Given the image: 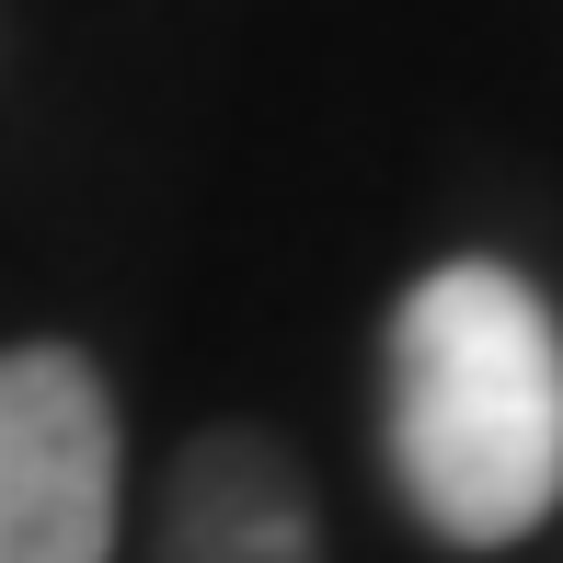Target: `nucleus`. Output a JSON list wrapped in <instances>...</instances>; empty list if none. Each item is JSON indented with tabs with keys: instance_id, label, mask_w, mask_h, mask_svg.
Returning <instances> with one entry per match:
<instances>
[{
	"instance_id": "f257e3e1",
	"label": "nucleus",
	"mask_w": 563,
	"mask_h": 563,
	"mask_svg": "<svg viewBox=\"0 0 563 563\" xmlns=\"http://www.w3.org/2000/svg\"><path fill=\"white\" fill-rule=\"evenodd\" d=\"M391 472L449 552H506L563 506V322L518 265L460 253L391 311Z\"/></svg>"
},
{
	"instance_id": "7ed1b4c3",
	"label": "nucleus",
	"mask_w": 563,
	"mask_h": 563,
	"mask_svg": "<svg viewBox=\"0 0 563 563\" xmlns=\"http://www.w3.org/2000/svg\"><path fill=\"white\" fill-rule=\"evenodd\" d=\"M162 563H322V518H311L299 460L265 426H208L173 460Z\"/></svg>"
},
{
	"instance_id": "f03ea898",
	"label": "nucleus",
	"mask_w": 563,
	"mask_h": 563,
	"mask_svg": "<svg viewBox=\"0 0 563 563\" xmlns=\"http://www.w3.org/2000/svg\"><path fill=\"white\" fill-rule=\"evenodd\" d=\"M0 563H115V391L81 345L0 356Z\"/></svg>"
}]
</instances>
